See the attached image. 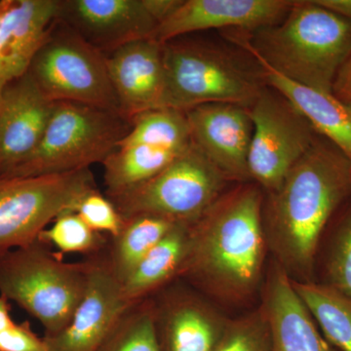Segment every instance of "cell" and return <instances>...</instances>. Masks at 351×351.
I'll list each match as a JSON object with an SVG mask.
<instances>
[{"label": "cell", "mask_w": 351, "mask_h": 351, "mask_svg": "<svg viewBox=\"0 0 351 351\" xmlns=\"http://www.w3.org/2000/svg\"><path fill=\"white\" fill-rule=\"evenodd\" d=\"M322 242L321 280L315 282L351 298V198L330 221Z\"/></svg>", "instance_id": "484cf974"}, {"label": "cell", "mask_w": 351, "mask_h": 351, "mask_svg": "<svg viewBox=\"0 0 351 351\" xmlns=\"http://www.w3.org/2000/svg\"><path fill=\"white\" fill-rule=\"evenodd\" d=\"M54 105V101L46 98L29 73L9 82L0 90L2 175L23 162L36 151L48 125Z\"/></svg>", "instance_id": "e0dca14e"}, {"label": "cell", "mask_w": 351, "mask_h": 351, "mask_svg": "<svg viewBox=\"0 0 351 351\" xmlns=\"http://www.w3.org/2000/svg\"><path fill=\"white\" fill-rule=\"evenodd\" d=\"M263 191L244 182L223 193L189 225L179 278L214 299L239 304L262 281L267 249Z\"/></svg>", "instance_id": "7a4b0ae2"}, {"label": "cell", "mask_w": 351, "mask_h": 351, "mask_svg": "<svg viewBox=\"0 0 351 351\" xmlns=\"http://www.w3.org/2000/svg\"><path fill=\"white\" fill-rule=\"evenodd\" d=\"M182 2V0H144L145 7L158 25L169 18Z\"/></svg>", "instance_id": "d6a6232c"}, {"label": "cell", "mask_w": 351, "mask_h": 351, "mask_svg": "<svg viewBox=\"0 0 351 351\" xmlns=\"http://www.w3.org/2000/svg\"><path fill=\"white\" fill-rule=\"evenodd\" d=\"M213 351H272L269 322L262 307L230 320Z\"/></svg>", "instance_id": "f1b7e54d"}, {"label": "cell", "mask_w": 351, "mask_h": 351, "mask_svg": "<svg viewBox=\"0 0 351 351\" xmlns=\"http://www.w3.org/2000/svg\"><path fill=\"white\" fill-rule=\"evenodd\" d=\"M191 143L186 112L162 108L142 113L132 120L130 131L119 147L145 145L184 152Z\"/></svg>", "instance_id": "d4e9b609"}, {"label": "cell", "mask_w": 351, "mask_h": 351, "mask_svg": "<svg viewBox=\"0 0 351 351\" xmlns=\"http://www.w3.org/2000/svg\"><path fill=\"white\" fill-rule=\"evenodd\" d=\"M228 38L288 80L329 93L351 55L350 21L315 0H294L277 24Z\"/></svg>", "instance_id": "3957f363"}, {"label": "cell", "mask_w": 351, "mask_h": 351, "mask_svg": "<svg viewBox=\"0 0 351 351\" xmlns=\"http://www.w3.org/2000/svg\"><path fill=\"white\" fill-rule=\"evenodd\" d=\"M261 307L269 322L272 351H339L323 336L290 277L276 262L270 265Z\"/></svg>", "instance_id": "d6986e66"}, {"label": "cell", "mask_w": 351, "mask_h": 351, "mask_svg": "<svg viewBox=\"0 0 351 351\" xmlns=\"http://www.w3.org/2000/svg\"><path fill=\"white\" fill-rule=\"evenodd\" d=\"M253 122L248 168L263 193L276 191L317 134L282 95L269 86L249 108Z\"/></svg>", "instance_id": "30bf717a"}, {"label": "cell", "mask_w": 351, "mask_h": 351, "mask_svg": "<svg viewBox=\"0 0 351 351\" xmlns=\"http://www.w3.org/2000/svg\"><path fill=\"white\" fill-rule=\"evenodd\" d=\"M90 258L64 262L49 245L34 243L0 254V295L19 304L54 336L68 326L86 292Z\"/></svg>", "instance_id": "5b68a950"}, {"label": "cell", "mask_w": 351, "mask_h": 351, "mask_svg": "<svg viewBox=\"0 0 351 351\" xmlns=\"http://www.w3.org/2000/svg\"><path fill=\"white\" fill-rule=\"evenodd\" d=\"M171 219L141 215L124 219L117 237H108L100 256L120 283L131 276L143 258L177 225Z\"/></svg>", "instance_id": "7402d4cb"}, {"label": "cell", "mask_w": 351, "mask_h": 351, "mask_svg": "<svg viewBox=\"0 0 351 351\" xmlns=\"http://www.w3.org/2000/svg\"><path fill=\"white\" fill-rule=\"evenodd\" d=\"M252 57L260 64L267 86L282 95L317 135L327 138L351 160V107L334 93L292 82L262 60Z\"/></svg>", "instance_id": "ffe728a7"}, {"label": "cell", "mask_w": 351, "mask_h": 351, "mask_svg": "<svg viewBox=\"0 0 351 351\" xmlns=\"http://www.w3.org/2000/svg\"><path fill=\"white\" fill-rule=\"evenodd\" d=\"M292 284L325 339L339 351H351V298L315 281Z\"/></svg>", "instance_id": "cb8c5ba5"}, {"label": "cell", "mask_w": 351, "mask_h": 351, "mask_svg": "<svg viewBox=\"0 0 351 351\" xmlns=\"http://www.w3.org/2000/svg\"><path fill=\"white\" fill-rule=\"evenodd\" d=\"M191 142L228 182H249L253 122L248 108L205 104L186 110Z\"/></svg>", "instance_id": "7c38bea8"}, {"label": "cell", "mask_w": 351, "mask_h": 351, "mask_svg": "<svg viewBox=\"0 0 351 351\" xmlns=\"http://www.w3.org/2000/svg\"><path fill=\"white\" fill-rule=\"evenodd\" d=\"M27 73L51 101H73L120 113L107 57L61 21L51 27Z\"/></svg>", "instance_id": "ba28073f"}, {"label": "cell", "mask_w": 351, "mask_h": 351, "mask_svg": "<svg viewBox=\"0 0 351 351\" xmlns=\"http://www.w3.org/2000/svg\"><path fill=\"white\" fill-rule=\"evenodd\" d=\"M87 258L92 267L86 292L68 326L54 336L43 337L49 351H96L132 304L101 256Z\"/></svg>", "instance_id": "9a60e30c"}, {"label": "cell", "mask_w": 351, "mask_h": 351, "mask_svg": "<svg viewBox=\"0 0 351 351\" xmlns=\"http://www.w3.org/2000/svg\"><path fill=\"white\" fill-rule=\"evenodd\" d=\"M160 351H213L230 319L184 287H164L152 295Z\"/></svg>", "instance_id": "5bb4252c"}, {"label": "cell", "mask_w": 351, "mask_h": 351, "mask_svg": "<svg viewBox=\"0 0 351 351\" xmlns=\"http://www.w3.org/2000/svg\"><path fill=\"white\" fill-rule=\"evenodd\" d=\"M108 239V235L94 232L73 211L60 215L38 237L43 243L55 247L60 255L80 253L86 258L101 253Z\"/></svg>", "instance_id": "83f0119b"}, {"label": "cell", "mask_w": 351, "mask_h": 351, "mask_svg": "<svg viewBox=\"0 0 351 351\" xmlns=\"http://www.w3.org/2000/svg\"><path fill=\"white\" fill-rule=\"evenodd\" d=\"M97 189L90 169L32 177H0V254L34 243L60 215Z\"/></svg>", "instance_id": "9c48e42d"}, {"label": "cell", "mask_w": 351, "mask_h": 351, "mask_svg": "<svg viewBox=\"0 0 351 351\" xmlns=\"http://www.w3.org/2000/svg\"><path fill=\"white\" fill-rule=\"evenodd\" d=\"M11 306L8 300L0 295V332L5 331L15 324L10 315Z\"/></svg>", "instance_id": "e575fe53"}, {"label": "cell", "mask_w": 351, "mask_h": 351, "mask_svg": "<svg viewBox=\"0 0 351 351\" xmlns=\"http://www.w3.org/2000/svg\"><path fill=\"white\" fill-rule=\"evenodd\" d=\"M191 223H179L152 249L121 284L129 304L143 301L179 278Z\"/></svg>", "instance_id": "44dd1931"}, {"label": "cell", "mask_w": 351, "mask_h": 351, "mask_svg": "<svg viewBox=\"0 0 351 351\" xmlns=\"http://www.w3.org/2000/svg\"><path fill=\"white\" fill-rule=\"evenodd\" d=\"M107 64L120 113L129 121L162 108L166 91L163 44L144 38L107 55Z\"/></svg>", "instance_id": "2e32d148"}, {"label": "cell", "mask_w": 351, "mask_h": 351, "mask_svg": "<svg viewBox=\"0 0 351 351\" xmlns=\"http://www.w3.org/2000/svg\"><path fill=\"white\" fill-rule=\"evenodd\" d=\"M332 93L351 107V55L337 76Z\"/></svg>", "instance_id": "1f68e13d"}, {"label": "cell", "mask_w": 351, "mask_h": 351, "mask_svg": "<svg viewBox=\"0 0 351 351\" xmlns=\"http://www.w3.org/2000/svg\"><path fill=\"white\" fill-rule=\"evenodd\" d=\"M2 171H3V168H2L1 160H0V176L2 175Z\"/></svg>", "instance_id": "d590c367"}, {"label": "cell", "mask_w": 351, "mask_h": 351, "mask_svg": "<svg viewBox=\"0 0 351 351\" xmlns=\"http://www.w3.org/2000/svg\"><path fill=\"white\" fill-rule=\"evenodd\" d=\"M75 212L90 228L108 237H117L124 219L107 195H101L98 189H92L78 201Z\"/></svg>", "instance_id": "f546056e"}, {"label": "cell", "mask_w": 351, "mask_h": 351, "mask_svg": "<svg viewBox=\"0 0 351 351\" xmlns=\"http://www.w3.org/2000/svg\"><path fill=\"white\" fill-rule=\"evenodd\" d=\"M57 10L58 0L0 1V90L29 71Z\"/></svg>", "instance_id": "ac0fdd59"}, {"label": "cell", "mask_w": 351, "mask_h": 351, "mask_svg": "<svg viewBox=\"0 0 351 351\" xmlns=\"http://www.w3.org/2000/svg\"><path fill=\"white\" fill-rule=\"evenodd\" d=\"M57 19L106 56L158 27L144 0H58Z\"/></svg>", "instance_id": "8fae6325"}, {"label": "cell", "mask_w": 351, "mask_h": 351, "mask_svg": "<svg viewBox=\"0 0 351 351\" xmlns=\"http://www.w3.org/2000/svg\"><path fill=\"white\" fill-rule=\"evenodd\" d=\"M292 4V0H182L152 38L163 44L207 29L251 34L282 21Z\"/></svg>", "instance_id": "4fadbf2b"}, {"label": "cell", "mask_w": 351, "mask_h": 351, "mask_svg": "<svg viewBox=\"0 0 351 351\" xmlns=\"http://www.w3.org/2000/svg\"><path fill=\"white\" fill-rule=\"evenodd\" d=\"M0 351H49L43 338L32 331L29 321L0 332Z\"/></svg>", "instance_id": "4dcf8cb0"}, {"label": "cell", "mask_w": 351, "mask_h": 351, "mask_svg": "<svg viewBox=\"0 0 351 351\" xmlns=\"http://www.w3.org/2000/svg\"><path fill=\"white\" fill-rule=\"evenodd\" d=\"M225 176L193 143L161 172L138 186L107 195L122 217L149 215L193 223L223 195Z\"/></svg>", "instance_id": "52a82bcc"}, {"label": "cell", "mask_w": 351, "mask_h": 351, "mask_svg": "<svg viewBox=\"0 0 351 351\" xmlns=\"http://www.w3.org/2000/svg\"><path fill=\"white\" fill-rule=\"evenodd\" d=\"M131 122L112 110L56 101L36 151L1 177L63 174L90 169L119 147Z\"/></svg>", "instance_id": "8992f818"}, {"label": "cell", "mask_w": 351, "mask_h": 351, "mask_svg": "<svg viewBox=\"0 0 351 351\" xmlns=\"http://www.w3.org/2000/svg\"><path fill=\"white\" fill-rule=\"evenodd\" d=\"M350 198L351 160L319 135L281 186L263 193L267 249L292 280L315 281L321 239Z\"/></svg>", "instance_id": "6da1fadb"}, {"label": "cell", "mask_w": 351, "mask_h": 351, "mask_svg": "<svg viewBox=\"0 0 351 351\" xmlns=\"http://www.w3.org/2000/svg\"><path fill=\"white\" fill-rule=\"evenodd\" d=\"M96 351H160L152 298L127 307Z\"/></svg>", "instance_id": "4316f807"}, {"label": "cell", "mask_w": 351, "mask_h": 351, "mask_svg": "<svg viewBox=\"0 0 351 351\" xmlns=\"http://www.w3.org/2000/svg\"><path fill=\"white\" fill-rule=\"evenodd\" d=\"M163 108L186 112L205 104H232L249 110L267 87L256 60L250 63L218 44L172 39L163 43Z\"/></svg>", "instance_id": "277c9868"}, {"label": "cell", "mask_w": 351, "mask_h": 351, "mask_svg": "<svg viewBox=\"0 0 351 351\" xmlns=\"http://www.w3.org/2000/svg\"><path fill=\"white\" fill-rule=\"evenodd\" d=\"M184 152L145 145L117 147L103 163L106 195H117L147 181Z\"/></svg>", "instance_id": "603a6c76"}, {"label": "cell", "mask_w": 351, "mask_h": 351, "mask_svg": "<svg viewBox=\"0 0 351 351\" xmlns=\"http://www.w3.org/2000/svg\"><path fill=\"white\" fill-rule=\"evenodd\" d=\"M315 2L351 22V0H315Z\"/></svg>", "instance_id": "836d02e7"}]
</instances>
